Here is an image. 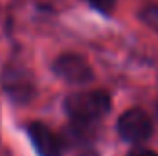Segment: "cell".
<instances>
[{"mask_svg": "<svg viewBox=\"0 0 158 156\" xmlns=\"http://www.w3.org/2000/svg\"><path fill=\"white\" fill-rule=\"evenodd\" d=\"M64 109L74 121L94 123L110 110V97L103 90L76 92L66 97Z\"/></svg>", "mask_w": 158, "mask_h": 156, "instance_id": "1", "label": "cell"}, {"mask_svg": "<svg viewBox=\"0 0 158 156\" xmlns=\"http://www.w3.org/2000/svg\"><path fill=\"white\" fill-rule=\"evenodd\" d=\"M118 132L125 142L142 143L149 140L153 132V123L147 112L142 109H129L118 119Z\"/></svg>", "mask_w": 158, "mask_h": 156, "instance_id": "2", "label": "cell"}, {"mask_svg": "<svg viewBox=\"0 0 158 156\" xmlns=\"http://www.w3.org/2000/svg\"><path fill=\"white\" fill-rule=\"evenodd\" d=\"M53 72L57 77L70 84H85L94 79V70L85 57L77 53H63L53 63Z\"/></svg>", "mask_w": 158, "mask_h": 156, "instance_id": "3", "label": "cell"}, {"mask_svg": "<svg viewBox=\"0 0 158 156\" xmlns=\"http://www.w3.org/2000/svg\"><path fill=\"white\" fill-rule=\"evenodd\" d=\"M30 140L40 156H61V140L42 123H31L28 127Z\"/></svg>", "mask_w": 158, "mask_h": 156, "instance_id": "4", "label": "cell"}, {"mask_svg": "<svg viewBox=\"0 0 158 156\" xmlns=\"http://www.w3.org/2000/svg\"><path fill=\"white\" fill-rule=\"evenodd\" d=\"M4 88L19 103H26L33 96V84L30 83V79L26 77V76H22L20 72L7 70L4 74Z\"/></svg>", "mask_w": 158, "mask_h": 156, "instance_id": "5", "label": "cell"}, {"mask_svg": "<svg viewBox=\"0 0 158 156\" xmlns=\"http://www.w3.org/2000/svg\"><path fill=\"white\" fill-rule=\"evenodd\" d=\"M140 18L145 26H149L153 31L158 33V6H145L140 11Z\"/></svg>", "mask_w": 158, "mask_h": 156, "instance_id": "6", "label": "cell"}, {"mask_svg": "<svg viewBox=\"0 0 158 156\" xmlns=\"http://www.w3.org/2000/svg\"><path fill=\"white\" fill-rule=\"evenodd\" d=\"M94 9L101 11V13H110L114 7H116V2L118 0H86Z\"/></svg>", "mask_w": 158, "mask_h": 156, "instance_id": "7", "label": "cell"}, {"mask_svg": "<svg viewBox=\"0 0 158 156\" xmlns=\"http://www.w3.org/2000/svg\"><path fill=\"white\" fill-rule=\"evenodd\" d=\"M129 156H158V153L149 151V149H134V151H131Z\"/></svg>", "mask_w": 158, "mask_h": 156, "instance_id": "8", "label": "cell"}, {"mask_svg": "<svg viewBox=\"0 0 158 156\" xmlns=\"http://www.w3.org/2000/svg\"><path fill=\"white\" fill-rule=\"evenodd\" d=\"M79 156H99V154H98L96 151H92V149H86V151H83Z\"/></svg>", "mask_w": 158, "mask_h": 156, "instance_id": "9", "label": "cell"}, {"mask_svg": "<svg viewBox=\"0 0 158 156\" xmlns=\"http://www.w3.org/2000/svg\"><path fill=\"white\" fill-rule=\"evenodd\" d=\"M156 109H158V107H156Z\"/></svg>", "mask_w": 158, "mask_h": 156, "instance_id": "10", "label": "cell"}]
</instances>
